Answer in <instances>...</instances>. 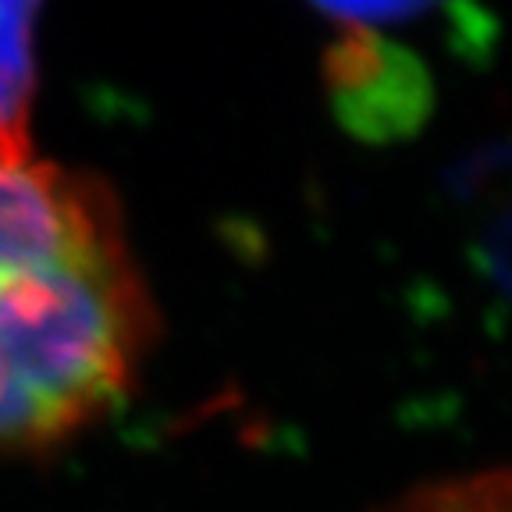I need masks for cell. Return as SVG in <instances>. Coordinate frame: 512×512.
Listing matches in <instances>:
<instances>
[{
	"label": "cell",
	"mask_w": 512,
	"mask_h": 512,
	"mask_svg": "<svg viewBox=\"0 0 512 512\" xmlns=\"http://www.w3.org/2000/svg\"><path fill=\"white\" fill-rule=\"evenodd\" d=\"M157 310L118 200L57 164H0V459L40 456L132 395Z\"/></svg>",
	"instance_id": "1"
},
{
	"label": "cell",
	"mask_w": 512,
	"mask_h": 512,
	"mask_svg": "<svg viewBox=\"0 0 512 512\" xmlns=\"http://www.w3.org/2000/svg\"><path fill=\"white\" fill-rule=\"evenodd\" d=\"M43 0H0V164L32 157L29 118L36 89V15Z\"/></svg>",
	"instance_id": "2"
},
{
	"label": "cell",
	"mask_w": 512,
	"mask_h": 512,
	"mask_svg": "<svg viewBox=\"0 0 512 512\" xmlns=\"http://www.w3.org/2000/svg\"><path fill=\"white\" fill-rule=\"evenodd\" d=\"M374 512H512V480L505 466L459 473L402 491Z\"/></svg>",
	"instance_id": "3"
},
{
	"label": "cell",
	"mask_w": 512,
	"mask_h": 512,
	"mask_svg": "<svg viewBox=\"0 0 512 512\" xmlns=\"http://www.w3.org/2000/svg\"><path fill=\"white\" fill-rule=\"evenodd\" d=\"M320 11L345 22V29H367V25L406 22L413 15H424L434 0H313Z\"/></svg>",
	"instance_id": "4"
}]
</instances>
